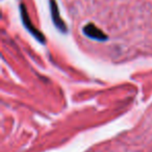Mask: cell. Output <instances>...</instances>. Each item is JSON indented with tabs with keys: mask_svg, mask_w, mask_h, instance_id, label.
<instances>
[{
	"mask_svg": "<svg viewBox=\"0 0 152 152\" xmlns=\"http://www.w3.org/2000/svg\"><path fill=\"white\" fill-rule=\"evenodd\" d=\"M83 32L86 34V36H88L91 39H94V40H97V41L106 40L105 34L94 25H87L83 28Z\"/></svg>",
	"mask_w": 152,
	"mask_h": 152,
	"instance_id": "cell-1",
	"label": "cell"
},
{
	"mask_svg": "<svg viewBox=\"0 0 152 152\" xmlns=\"http://www.w3.org/2000/svg\"><path fill=\"white\" fill-rule=\"evenodd\" d=\"M51 12H52L53 22L55 23V25H56L58 28H61V31L65 32L67 29H66L65 23H64L63 20L61 19V17H59V14H58V11H57V9H56V5H55L54 0H51Z\"/></svg>",
	"mask_w": 152,
	"mask_h": 152,
	"instance_id": "cell-2",
	"label": "cell"
}]
</instances>
